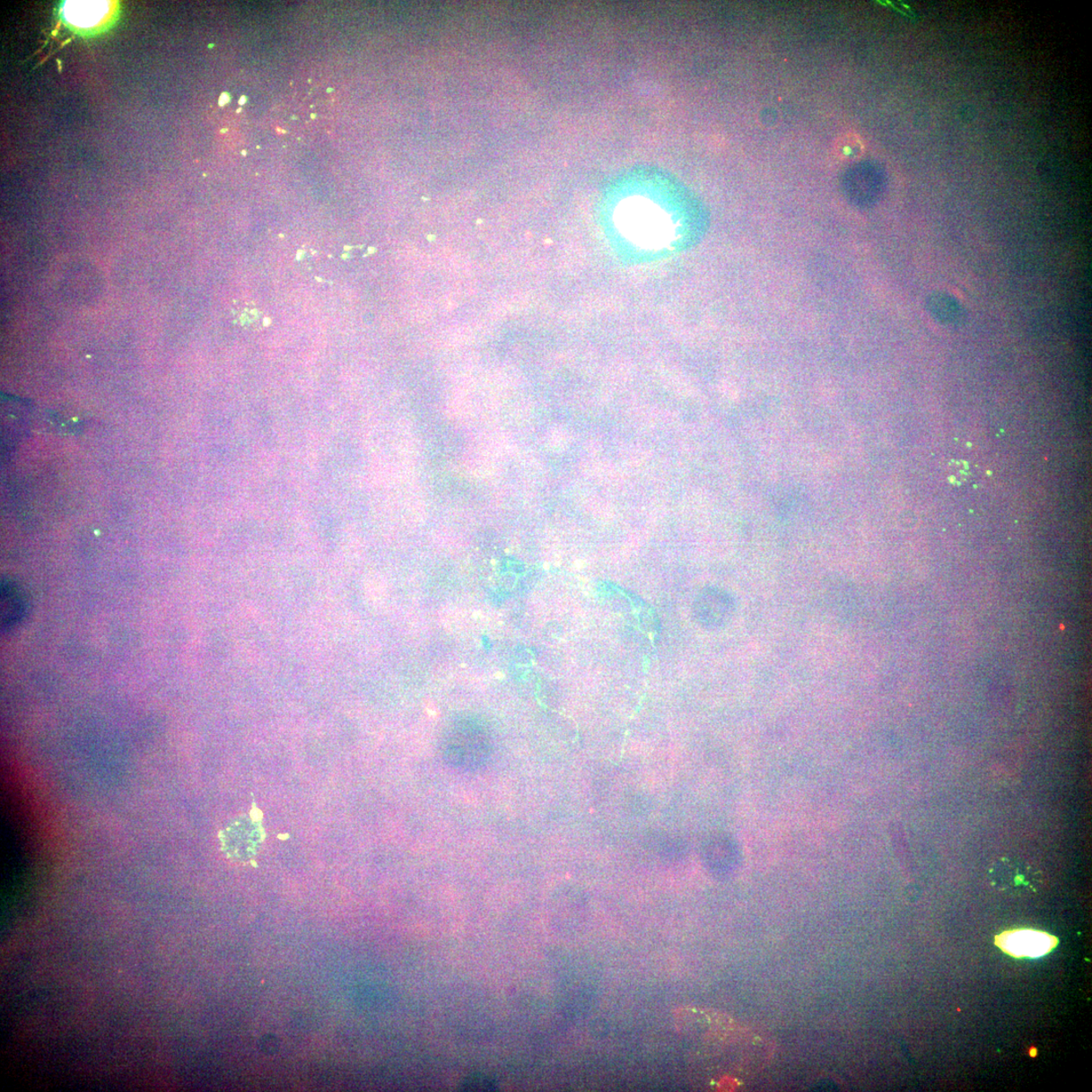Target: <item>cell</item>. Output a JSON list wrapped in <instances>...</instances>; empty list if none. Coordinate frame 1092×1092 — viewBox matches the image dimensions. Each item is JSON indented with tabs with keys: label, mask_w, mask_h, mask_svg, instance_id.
<instances>
[{
	"label": "cell",
	"mask_w": 1092,
	"mask_h": 1092,
	"mask_svg": "<svg viewBox=\"0 0 1092 1092\" xmlns=\"http://www.w3.org/2000/svg\"><path fill=\"white\" fill-rule=\"evenodd\" d=\"M927 309L935 320L947 326L959 327L967 321L965 308L947 293H931L927 301Z\"/></svg>",
	"instance_id": "cell-4"
},
{
	"label": "cell",
	"mask_w": 1092,
	"mask_h": 1092,
	"mask_svg": "<svg viewBox=\"0 0 1092 1092\" xmlns=\"http://www.w3.org/2000/svg\"><path fill=\"white\" fill-rule=\"evenodd\" d=\"M948 469V480L954 485L966 483L970 476L969 467L965 461L954 460Z\"/></svg>",
	"instance_id": "cell-8"
},
{
	"label": "cell",
	"mask_w": 1092,
	"mask_h": 1092,
	"mask_svg": "<svg viewBox=\"0 0 1092 1092\" xmlns=\"http://www.w3.org/2000/svg\"><path fill=\"white\" fill-rule=\"evenodd\" d=\"M988 878L995 890L1014 896L1037 894L1043 883L1038 869L1023 860L1008 858L993 864Z\"/></svg>",
	"instance_id": "cell-1"
},
{
	"label": "cell",
	"mask_w": 1092,
	"mask_h": 1092,
	"mask_svg": "<svg viewBox=\"0 0 1092 1092\" xmlns=\"http://www.w3.org/2000/svg\"><path fill=\"white\" fill-rule=\"evenodd\" d=\"M462 1088L467 1090H492L495 1087H494L492 1080L480 1078V1076H475L474 1079L467 1080Z\"/></svg>",
	"instance_id": "cell-9"
},
{
	"label": "cell",
	"mask_w": 1092,
	"mask_h": 1092,
	"mask_svg": "<svg viewBox=\"0 0 1092 1092\" xmlns=\"http://www.w3.org/2000/svg\"><path fill=\"white\" fill-rule=\"evenodd\" d=\"M233 314L239 326L247 330H261L266 326V316L253 302L239 301L234 306Z\"/></svg>",
	"instance_id": "cell-7"
},
{
	"label": "cell",
	"mask_w": 1092,
	"mask_h": 1092,
	"mask_svg": "<svg viewBox=\"0 0 1092 1092\" xmlns=\"http://www.w3.org/2000/svg\"><path fill=\"white\" fill-rule=\"evenodd\" d=\"M108 3H68L64 7L66 18L73 25L91 27L98 23L108 12Z\"/></svg>",
	"instance_id": "cell-6"
},
{
	"label": "cell",
	"mask_w": 1092,
	"mask_h": 1092,
	"mask_svg": "<svg viewBox=\"0 0 1092 1092\" xmlns=\"http://www.w3.org/2000/svg\"><path fill=\"white\" fill-rule=\"evenodd\" d=\"M1058 939L1047 932L1035 930H1017L996 937L995 943L1004 953L1016 958H1038L1050 953Z\"/></svg>",
	"instance_id": "cell-2"
},
{
	"label": "cell",
	"mask_w": 1092,
	"mask_h": 1092,
	"mask_svg": "<svg viewBox=\"0 0 1092 1092\" xmlns=\"http://www.w3.org/2000/svg\"><path fill=\"white\" fill-rule=\"evenodd\" d=\"M2 628L9 632L17 626L27 612V602L18 585L4 580L2 583Z\"/></svg>",
	"instance_id": "cell-5"
},
{
	"label": "cell",
	"mask_w": 1092,
	"mask_h": 1092,
	"mask_svg": "<svg viewBox=\"0 0 1092 1092\" xmlns=\"http://www.w3.org/2000/svg\"><path fill=\"white\" fill-rule=\"evenodd\" d=\"M226 854L239 860L250 859L262 842V831L255 820L242 817L232 820L221 834Z\"/></svg>",
	"instance_id": "cell-3"
}]
</instances>
